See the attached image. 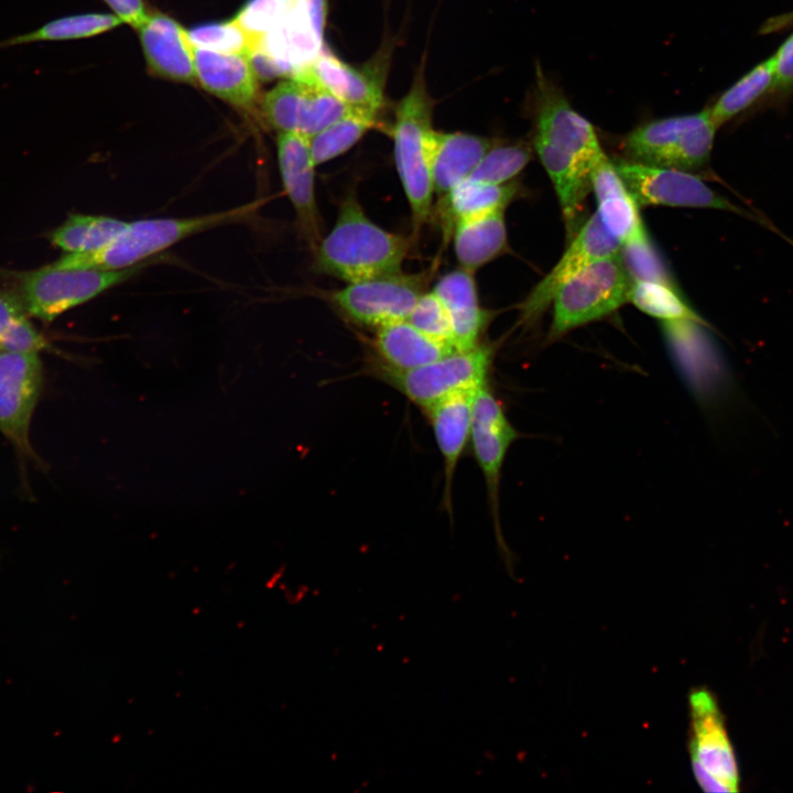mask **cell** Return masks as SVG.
Here are the masks:
<instances>
[{"instance_id":"cell-1","label":"cell","mask_w":793,"mask_h":793,"mask_svg":"<svg viewBox=\"0 0 793 793\" xmlns=\"http://www.w3.org/2000/svg\"><path fill=\"white\" fill-rule=\"evenodd\" d=\"M535 74L533 143L554 185L569 238L576 233L591 191V167L604 150L593 124L571 106L539 64Z\"/></svg>"},{"instance_id":"cell-2","label":"cell","mask_w":793,"mask_h":793,"mask_svg":"<svg viewBox=\"0 0 793 793\" xmlns=\"http://www.w3.org/2000/svg\"><path fill=\"white\" fill-rule=\"evenodd\" d=\"M410 248L409 238L376 225L349 194L334 227L314 251L315 265L322 273L351 283L401 272Z\"/></svg>"},{"instance_id":"cell-3","label":"cell","mask_w":793,"mask_h":793,"mask_svg":"<svg viewBox=\"0 0 793 793\" xmlns=\"http://www.w3.org/2000/svg\"><path fill=\"white\" fill-rule=\"evenodd\" d=\"M262 204L254 200L227 210L185 218H150L130 221L108 247L89 253H66L52 264L64 269L121 270L145 260L199 232L239 222Z\"/></svg>"},{"instance_id":"cell-4","label":"cell","mask_w":793,"mask_h":793,"mask_svg":"<svg viewBox=\"0 0 793 793\" xmlns=\"http://www.w3.org/2000/svg\"><path fill=\"white\" fill-rule=\"evenodd\" d=\"M433 101L421 74L398 104L392 130L397 171L408 198L413 233L432 213L433 184L427 160V135L432 129Z\"/></svg>"},{"instance_id":"cell-5","label":"cell","mask_w":793,"mask_h":793,"mask_svg":"<svg viewBox=\"0 0 793 793\" xmlns=\"http://www.w3.org/2000/svg\"><path fill=\"white\" fill-rule=\"evenodd\" d=\"M717 127L709 108L641 124L622 141L627 160L696 172L709 162Z\"/></svg>"},{"instance_id":"cell-6","label":"cell","mask_w":793,"mask_h":793,"mask_svg":"<svg viewBox=\"0 0 793 793\" xmlns=\"http://www.w3.org/2000/svg\"><path fill=\"white\" fill-rule=\"evenodd\" d=\"M631 282L620 252L587 265L554 296L547 343L616 312L628 302Z\"/></svg>"},{"instance_id":"cell-7","label":"cell","mask_w":793,"mask_h":793,"mask_svg":"<svg viewBox=\"0 0 793 793\" xmlns=\"http://www.w3.org/2000/svg\"><path fill=\"white\" fill-rule=\"evenodd\" d=\"M144 263L121 270L64 269L53 264L17 275V296L28 314L51 323L65 312L124 282Z\"/></svg>"},{"instance_id":"cell-8","label":"cell","mask_w":793,"mask_h":793,"mask_svg":"<svg viewBox=\"0 0 793 793\" xmlns=\"http://www.w3.org/2000/svg\"><path fill=\"white\" fill-rule=\"evenodd\" d=\"M493 359L487 344L455 350L433 362L410 370L377 367L378 377L395 388L417 406L426 410L439 400L484 383Z\"/></svg>"},{"instance_id":"cell-9","label":"cell","mask_w":793,"mask_h":793,"mask_svg":"<svg viewBox=\"0 0 793 793\" xmlns=\"http://www.w3.org/2000/svg\"><path fill=\"white\" fill-rule=\"evenodd\" d=\"M427 283L426 273L402 272L348 283L329 301L351 322L379 328L406 321Z\"/></svg>"},{"instance_id":"cell-10","label":"cell","mask_w":793,"mask_h":793,"mask_svg":"<svg viewBox=\"0 0 793 793\" xmlns=\"http://www.w3.org/2000/svg\"><path fill=\"white\" fill-rule=\"evenodd\" d=\"M613 164L638 205L713 208L750 217L747 210L719 195L692 172L627 159L613 161Z\"/></svg>"},{"instance_id":"cell-11","label":"cell","mask_w":793,"mask_h":793,"mask_svg":"<svg viewBox=\"0 0 793 793\" xmlns=\"http://www.w3.org/2000/svg\"><path fill=\"white\" fill-rule=\"evenodd\" d=\"M43 379L40 354L0 349V433L25 455Z\"/></svg>"},{"instance_id":"cell-12","label":"cell","mask_w":793,"mask_h":793,"mask_svg":"<svg viewBox=\"0 0 793 793\" xmlns=\"http://www.w3.org/2000/svg\"><path fill=\"white\" fill-rule=\"evenodd\" d=\"M519 437L500 402L487 383L477 389L471 422L475 458L482 471L499 544L504 547L499 519V485L502 465L510 445Z\"/></svg>"},{"instance_id":"cell-13","label":"cell","mask_w":793,"mask_h":793,"mask_svg":"<svg viewBox=\"0 0 793 793\" xmlns=\"http://www.w3.org/2000/svg\"><path fill=\"white\" fill-rule=\"evenodd\" d=\"M620 242L595 213L576 233L561 259L520 304V321L535 323L552 304L560 287L593 262L620 252Z\"/></svg>"},{"instance_id":"cell-14","label":"cell","mask_w":793,"mask_h":793,"mask_svg":"<svg viewBox=\"0 0 793 793\" xmlns=\"http://www.w3.org/2000/svg\"><path fill=\"white\" fill-rule=\"evenodd\" d=\"M327 0H292L280 21L261 39L260 47L292 76L324 48Z\"/></svg>"},{"instance_id":"cell-15","label":"cell","mask_w":793,"mask_h":793,"mask_svg":"<svg viewBox=\"0 0 793 793\" xmlns=\"http://www.w3.org/2000/svg\"><path fill=\"white\" fill-rule=\"evenodd\" d=\"M689 710L692 768L707 772L728 792H737L738 765L715 697L706 688L694 689L689 695Z\"/></svg>"},{"instance_id":"cell-16","label":"cell","mask_w":793,"mask_h":793,"mask_svg":"<svg viewBox=\"0 0 793 793\" xmlns=\"http://www.w3.org/2000/svg\"><path fill=\"white\" fill-rule=\"evenodd\" d=\"M276 153L282 184L296 216L297 229L311 250L322 240L321 217L315 198V167L309 139L297 132H280Z\"/></svg>"},{"instance_id":"cell-17","label":"cell","mask_w":793,"mask_h":793,"mask_svg":"<svg viewBox=\"0 0 793 793\" xmlns=\"http://www.w3.org/2000/svg\"><path fill=\"white\" fill-rule=\"evenodd\" d=\"M137 30L151 74L177 83H197L193 44L177 21L152 13Z\"/></svg>"},{"instance_id":"cell-18","label":"cell","mask_w":793,"mask_h":793,"mask_svg":"<svg viewBox=\"0 0 793 793\" xmlns=\"http://www.w3.org/2000/svg\"><path fill=\"white\" fill-rule=\"evenodd\" d=\"M295 74L309 78L365 116L377 119L383 106V88L379 76L372 70L350 66L325 47L312 64Z\"/></svg>"},{"instance_id":"cell-19","label":"cell","mask_w":793,"mask_h":793,"mask_svg":"<svg viewBox=\"0 0 793 793\" xmlns=\"http://www.w3.org/2000/svg\"><path fill=\"white\" fill-rule=\"evenodd\" d=\"M197 83L208 93L246 111L259 96L258 76L250 56L227 54L193 45Z\"/></svg>"},{"instance_id":"cell-20","label":"cell","mask_w":793,"mask_h":793,"mask_svg":"<svg viewBox=\"0 0 793 793\" xmlns=\"http://www.w3.org/2000/svg\"><path fill=\"white\" fill-rule=\"evenodd\" d=\"M496 144L489 138L464 132L427 135V160L434 193L444 196L469 177L485 154Z\"/></svg>"},{"instance_id":"cell-21","label":"cell","mask_w":793,"mask_h":793,"mask_svg":"<svg viewBox=\"0 0 793 793\" xmlns=\"http://www.w3.org/2000/svg\"><path fill=\"white\" fill-rule=\"evenodd\" d=\"M477 389L457 391L424 410L444 460L443 503L448 512H452L454 474L471 434L472 409Z\"/></svg>"},{"instance_id":"cell-22","label":"cell","mask_w":793,"mask_h":793,"mask_svg":"<svg viewBox=\"0 0 793 793\" xmlns=\"http://www.w3.org/2000/svg\"><path fill=\"white\" fill-rule=\"evenodd\" d=\"M432 291L447 312L456 350L477 346L492 313L479 304L474 271L460 267L447 272Z\"/></svg>"},{"instance_id":"cell-23","label":"cell","mask_w":793,"mask_h":793,"mask_svg":"<svg viewBox=\"0 0 793 793\" xmlns=\"http://www.w3.org/2000/svg\"><path fill=\"white\" fill-rule=\"evenodd\" d=\"M383 367L410 370L433 362L456 349L400 321L379 327L372 344Z\"/></svg>"},{"instance_id":"cell-24","label":"cell","mask_w":793,"mask_h":793,"mask_svg":"<svg viewBox=\"0 0 793 793\" xmlns=\"http://www.w3.org/2000/svg\"><path fill=\"white\" fill-rule=\"evenodd\" d=\"M503 209L457 221L452 230L454 251L461 268L487 264L508 249Z\"/></svg>"},{"instance_id":"cell-25","label":"cell","mask_w":793,"mask_h":793,"mask_svg":"<svg viewBox=\"0 0 793 793\" xmlns=\"http://www.w3.org/2000/svg\"><path fill=\"white\" fill-rule=\"evenodd\" d=\"M518 193L515 183L489 184L466 178L443 196L444 230L452 232L455 224L461 219L504 210Z\"/></svg>"},{"instance_id":"cell-26","label":"cell","mask_w":793,"mask_h":793,"mask_svg":"<svg viewBox=\"0 0 793 793\" xmlns=\"http://www.w3.org/2000/svg\"><path fill=\"white\" fill-rule=\"evenodd\" d=\"M129 221L102 215L73 214L51 235V242L65 253L99 251L115 241Z\"/></svg>"},{"instance_id":"cell-27","label":"cell","mask_w":793,"mask_h":793,"mask_svg":"<svg viewBox=\"0 0 793 793\" xmlns=\"http://www.w3.org/2000/svg\"><path fill=\"white\" fill-rule=\"evenodd\" d=\"M122 22L108 13H80L51 20L29 32L0 41V50L39 42L88 39L117 28Z\"/></svg>"},{"instance_id":"cell-28","label":"cell","mask_w":793,"mask_h":793,"mask_svg":"<svg viewBox=\"0 0 793 793\" xmlns=\"http://www.w3.org/2000/svg\"><path fill=\"white\" fill-rule=\"evenodd\" d=\"M774 79L775 70L772 55L725 90L709 107L710 117L717 129L748 110L767 93L772 91Z\"/></svg>"},{"instance_id":"cell-29","label":"cell","mask_w":793,"mask_h":793,"mask_svg":"<svg viewBox=\"0 0 793 793\" xmlns=\"http://www.w3.org/2000/svg\"><path fill=\"white\" fill-rule=\"evenodd\" d=\"M628 302L662 322L691 321L706 325L705 319L687 304L680 290L658 282L632 280Z\"/></svg>"},{"instance_id":"cell-30","label":"cell","mask_w":793,"mask_h":793,"mask_svg":"<svg viewBox=\"0 0 793 793\" xmlns=\"http://www.w3.org/2000/svg\"><path fill=\"white\" fill-rule=\"evenodd\" d=\"M50 348L51 344L33 326L17 294L0 291V349L40 354Z\"/></svg>"},{"instance_id":"cell-31","label":"cell","mask_w":793,"mask_h":793,"mask_svg":"<svg viewBox=\"0 0 793 793\" xmlns=\"http://www.w3.org/2000/svg\"><path fill=\"white\" fill-rule=\"evenodd\" d=\"M377 123L374 118L351 113L308 138L316 166L347 152Z\"/></svg>"},{"instance_id":"cell-32","label":"cell","mask_w":793,"mask_h":793,"mask_svg":"<svg viewBox=\"0 0 793 793\" xmlns=\"http://www.w3.org/2000/svg\"><path fill=\"white\" fill-rule=\"evenodd\" d=\"M305 93L306 82L290 76L265 95L262 102L263 116L278 133L297 132Z\"/></svg>"},{"instance_id":"cell-33","label":"cell","mask_w":793,"mask_h":793,"mask_svg":"<svg viewBox=\"0 0 793 793\" xmlns=\"http://www.w3.org/2000/svg\"><path fill=\"white\" fill-rule=\"evenodd\" d=\"M292 76L300 77L306 82V93L297 133L311 138L339 119L351 113H359L309 78L301 74H294Z\"/></svg>"},{"instance_id":"cell-34","label":"cell","mask_w":793,"mask_h":793,"mask_svg":"<svg viewBox=\"0 0 793 793\" xmlns=\"http://www.w3.org/2000/svg\"><path fill=\"white\" fill-rule=\"evenodd\" d=\"M187 32L193 45L227 54L250 56L261 42L235 19L198 25Z\"/></svg>"},{"instance_id":"cell-35","label":"cell","mask_w":793,"mask_h":793,"mask_svg":"<svg viewBox=\"0 0 793 793\" xmlns=\"http://www.w3.org/2000/svg\"><path fill=\"white\" fill-rule=\"evenodd\" d=\"M620 256L632 280L658 282L678 290L645 230L621 243Z\"/></svg>"},{"instance_id":"cell-36","label":"cell","mask_w":793,"mask_h":793,"mask_svg":"<svg viewBox=\"0 0 793 793\" xmlns=\"http://www.w3.org/2000/svg\"><path fill=\"white\" fill-rule=\"evenodd\" d=\"M532 157L526 143H497L485 154L468 178L489 184H504L519 174Z\"/></svg>"},{"instance_id":"cell-37","label":"cell","mask_w":793,"mask_h":793,"mask_svg":"<svg viewBox=\"0 0 793 793\" xmlns=\"http://www.w3.org/2000/svg\"><path fill=\"white\" fill-rule=\"evenodd\" d=\"M596 214L620 245L645 230L638 204L629 191L597 200Z\"/></svg>"},{"instance_id":"cell-38","label":"cell","mask_w":793,"mask_h":793,"mask_svg":"<svg viewBox=\"0 0 793 793\" xmlns=\"http://www.w3.org/2000/svg\"><path fill=\"white\" fill-rule=\"evenodd\" d=\"M406 321L427 336L455 348L449 317L433 291L419 297Z\"/></svg>"},{"instance_id":"cell-39","label":"cell","mask_w":793,"mask_h":793,"mask_svg":"<svg viewBox=\"0 0 793 793\" xmlns=\"http://www.w3.org/2000/svg\"><path fill=\"white\" fill-rule=\"evenodd\" d=\"M291 2L292 0H249L235 20L261 40L280 21Z\"/></svg>"},{"instance_id":"cell-40","label":"cell","mask_w":793,"mask_h":793,"mask_svg":"<svg viewBox=\"0 0 793 793\" xmlns=\"http://www.w3.org/2000/svg\"><path fill=\"white\" fill-rule=\"evenodd\" d=\"M775 79L772 91H793V33L773 54Z\"/></svg>"},{"instance_id":"cell-41","label":"cell","mask_w":793,"mask_h":793,"mask_svg":"<svg viewBox=\"0 0 793 793\" xmlns=\"http://www.w3.org/2000/svg\"><path fill=\"white\" fill-rule=\"evenodd\" d=\"M115 15L134 29H138L146 19L148 12L143 0H102Z\"/></svg>"}]
</instances>
